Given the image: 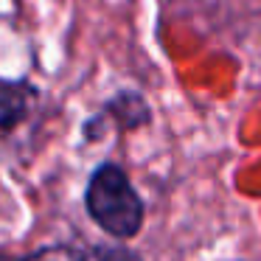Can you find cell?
<instances>
[{
	"mask_svg": "<svg viewBox=\"0 0 261 261\" xmlns=\"http://www.w3.org/2000/svg\"><path fill=\"white\" fill-rule=\"evenodd\" d=\"M85 208L104 233L115 239H132L143 227V199L126 171L115 163H101L87 180Z\"/></svg>",
	"mask_w": 261,
	"mask_h": 261,
	"instance_id": "6da1fadb",
	"label": "cell"
},
{
	"mask_svg": "<svg viewBox=\"0 0 261 261\" xmlns=\"http://www.w3.org/2000/svg\"><path fill=\"white\" fill-rule=\"evenodd\" d=\"M34 90L23 82H0V135L14 132L31 113Z\"/></svg>",
	"mask_w": 261,
	"mask_h": 261,
	"instance_id": "7a4b0ae2",
	"label": "cell"
},
{
	"mask_svg": "<svg viewBox=\"0 0 261 261\" xmlns=\"http://www.w3.org/2000/svg\"><path fill=\"white\" fill-rule=\"evenodd\" d=\"M0 261H90L82 250L76 247H68V244H54V247H42L37 253H29V255H0Z\"/></svg>",
	"mask_w": 261,
	"mask_h": 261,
	"instance_id": "3957f363",
	"label": "cell"
},
{
	"mask_svg": "<svg viewBox=\"0 0 261 261\" xmlns=\"http://www.w3.org/2000/svg\"><path fill=\"white\" fill-rule=\"evenodd\" d=\"M138 104H143L138 96H132V93H124V96H118L113 104H110V113L115 115V118L121 121V126H126V129H132V126L143 124V121L149 118V110H135L132 113V107H138Z\"/></svg>",
	"mask_w": 261,
	"mask_h": 261,
	"instance_id": "277c9868",
	"label": "cell"
},
{
	"mask_svg": "<svg viewBox=\"0 0 261 261\" xmlns=\"http://www.w3.org/2000/svg\"><path fill=\"white\" fill-rule=\"evenodd\" d=\"M87 258L90 261H138L132 253H126L121 247H96Z\"/></svg>",
	"mask_w": 261,
	"mask_h": 261,
	"instance_id": "5b68a950",
	"label": "cell"
}]
</instances>
